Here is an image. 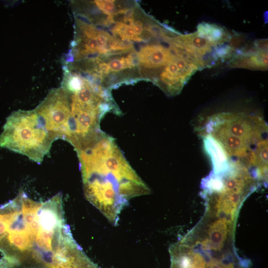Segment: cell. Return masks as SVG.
<instances>
[{"label": "cell", "mask_w": 268, "mask_h": 268, "mask_svg": "<svg viewBox=\"0 0 268 268\" xmlns=\"http://www.w3.org/2000/svg\"><path fill=\"white\" fill-rule=\"evenodd\" d=\"M65 217L61 193L45 201L20 190L0 206V268H52L76 244Z\"/></svg>", "instance_id": "cell-1"}, {"label": "cell", "mask_w": 268, "mask_h": 268, "mask_svg": "<svg viewBox=\"0 0 268 268\" xmlns=\"http://www.w3.org/2000/svg\"><path fill=\"white\" fill-rule=\"evenodd\" d=\"M76 152L86 199L113 224L131 199L150 193L114 138L104 132Z\"/></svg>", "instance_id": "cell-2"}, {"label": "cell", "mask_w": 268, "mask_h": 268, "mask_svg": "<svg viewBox=\"0 0 268 268\" xmlns=\"http://www.w3.org/2000/svg\"><path fill=\"white\" fill-rule=\"evenodd\" d=\"M62 86L68 94L69 116L65 140L76 151L101 131L100 123L108 112L119 114L110 91L80 74L67 71Z\"/></svg>", "instance_id": "cell-3"}, {"label": "cell", "mask_w": 268, "mask_h": 268, "mask_svg": "<svg viewBox=\"0 0 268 268\" xmlns=\"http://www.w3.org/2000/svg\"><path fill=\"white\" fill-rule=\"evenodd\" d=\"M55 141L34 110H18L6 119L0 135V147L40 164Z\"/></svg>", "instance_id": "cell-4"}, {"label": "cell", "mask_w": 268, "mask_h": 268, "mask_svg": "<svg viewBox=\"0 0 268 268\" xmlns=\"http://www.w3.org/2000/svg\"><path fill=\"white\" fill-rule=\"evenodd\" d=\"M34 110L55 140L65 139L69 116V97L65 88L50 90Z\"/></svg>", "instance_id": "cell-5"}, {"label": "cell", "mask_w": 268, "mask_h": 268, "mask_svg": "<svg viewBox=\"0 0 268 268\" xmlns=\"http://www.w3.org/2000/svg\"><path fill=\"white\" fill-rule=\"evenodd\" d=\"M209 119L231 134L258 145L268 139V126L261 117L255 114L221 113Z\"/></svg>", "instance_id": "cell-6"}, {"label": "cell", "mask_w": 268, "mask_h": 268, "mask_svg": "<svg viewBox=\"0 0 268 268\" xmlns=\"http://www.w3.org/2000/svg\"><path fill=\"white\" fill-rule=\"evenodd\" d=\"M267 40H258L234 54L230 61L233 67L253 69H266L268 67Z\"/></svg>", "instance_id": "cell-7"}, {"label": "cell", "mask_w": 268, "mask_h": 268, "mask_svg": "<svg viewBox=\"0 0 268 268\" xmlns=\"http://www.w3.org/2000/svg\"><path fill=\"white\" fill-rule=\"evenodd\" d=\"M225 268H234L232 263H229Z\"/></svg>", "instance_id": "cell-8"}]
</instances>
